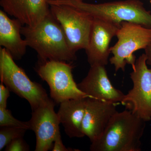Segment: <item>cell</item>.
Here are the masks:
<instances>
[{
    "instance_id": "14",
    "label": "cell",
    "mask_w": 151,
    "mask_h": 151,
    "mask_svg": "<svg viewBox=\"0 0 151 151\" xmlns=\"http://www.w3.org/2000/svg\"><path fill=\"white\" fill-rule=\"evenodd\" d=\"M23 26L19 20L10 18L4 11L0 10V45L14 60L22 59L26 52L27 43L21 36Z\"/></svg>"
},
{
    "instance_id": "7",
    "label": "cell",
    "mask_w": 151,
    "mask_h": 151,
    "mask_svg": "<svg viewBox=\"0 0 151 151\" xmlns=\"http://www.w3.org/2000/svg\"><path fill=\"white\" fill-rule=\"evenodd\" d=\"M50 12L61 26L68 43L74 53L88 46L93 17L72 7L50 4Z\"/></svg>"
},
{
    "instance_id": "20",
    "label": "cell",
    "mask_w": 151,
    "mask_h": 151,
    "mask_svg": "<svg viewBox=\"0 0 151 151\" xmlns=\"http://www.w3.org/2000/svg\"><path fill=\"white\" fill-rule=\"evenodd\" d=\"M52 151H76L73 149L67 148L63 145L62 139H61V135H60L56 138L53 143V147L52 149Z\"/></svg>"
},
{
    "instance_id": "11",
    "label": "cell",
    "mask_w": 151,
    "mask_h": 151,
    "mask_svg": "<svg viewBox=\"0 0 151 151\" xmlns=\"http://www.w3.org/2000/svg\"><path fill=\"white\" fill-rule=\"evenodd\" d=\"M105 66H90L87 75L77 85L81 91L91 98L119 104L125 94L113 86Z\"/></svg>"
},
{
    "instance_id": "13",
    "label": "cell",
    "mask_w": 151,
    "mask_h": 151,
    "mask_svg": "<svg viewBox=\"0 0 151 151\" xmlns=\"http://www.w3.org/2000/svg\"><path fill=\"white\" fill-rule=\"evenodd\" d=\"M3 10L23 25L34 27L50 13L48 0H1Z\"/></svg>"
},
{
    "instance_id": "2",
    "label": "cell",
    "mask_w": 151,
    "mask_h": 151,
    "mask_svg": "<svg viewBox=\"0 0 151 151\" xmlns=\"http://www.w3.org/2000/svg\"><path fill=\"white\" fill-rule=\"evenodd\" d=\"M21 33L27 46L37 52L40 62L50 60L72 62L77 59L61 26L51 12L34 27L23 26Z\"/></svg>"
},
{
    "instance_id": "10",
    "label": "cell",
    "mask_w": 151,
    "mask_h": 151,
    "mask_svg": "<svg viewBox=\"0 0 151 151\" xmlns=\"http://www.w3.org/2000/svg\"><path fill=\"white\" fill-rule=\"evenodd\" d=\"M121 24L93 17L89 43L85 50L90 66L108 64L111 40L116 35Z\"/></svg>"
},
{
    "instance_id": "16",
    "label": "cell",
    "mask_w": 151,
    "mask_h": 151,
    "mask_svg": "<svg viewBox=\"0 0 151 151\" xmlns=\"http://www.w3.org/2000/svg\"><path fill=\"white\" fill-rule=\"evenodd\" d=\"M27 129L14 127H3L0 129V151L14 139L23 137Z\"/></svg>"
},
{
    "instance_id": "15",
    "label": "cell",
    "mask_w": 151,
    "mask_h": 151,
    "mask_svg": "<svg viewBox=\"0 0 151 151\" xmlns=\"http://www.w3.org/2000/svg\"><path fill=\"white\" fill-rule=\"evenodd\" d=\"M86 98L71 99L60 103L58 116L69 137L81 138L85 136L82 131V124Z\"/></svg>"
},
{
    "instance_id": "23",
    "label": "cell",
    "mask_w": 151,
    "mask_h": 151,
    "mask_svg": "<svg viewBox=\"0 0 151 151\" xmlns=\"http://www.w3.org/2000/svg\"><path fill=\"white\" fill-rule=\"evenodd\" d=\"M150 3L151 4V0H150Z\"/></svg>"
},
{
    "instance_id": "22",
    "label": "cell",
    "mask_w": 151,
    "mask_h": 151,
    "mask_svg": "<svg viewBox=\"0 0 151 151\" xmlns=\"http://www.w3.org/2000/svg\"><path fill=\"white\" fill-rule=\"evenodd\" d=\"M83 1V0H48V3L51 2L58 1Z\"/></svg>"
},
{
    "instance_id": "18",
    "label": "cell",
    "mask_w": 151,
    "mask_h": 151,
    "mask_svg": "<svg viewBox=\"0 0 151 151\" xmlns=\"http://www.w3.org/2000/svg\"><path fill=\"white\" fill-rule=\"evenodd\" d=\"M6 151H28L29 146L26 142L23 137L14 139L6 147Z\"/></svg>"
},
{
    "instance_id": "1",
    "label": "cell",
    "mask_w": 151,
    "mask_h": 151,
    "mask_svg": "<svg viewBox=\"0 0 151 151\" xmlns=\"http://www.w3.org/2000/svg\"><path fill=\"white\" fill-rule=\"evenodd\" d=\"M146 122L129 110L116 112L103 134L91 142L92 151H140Z\"/></svg>"
},
{
    "instance_id": "5",
    "label": "cell",
    "mask_w": 151,
    "mask_h": 151,
    "mask_svg": "<svg viewBox=\"0 0 151 151\" xmlns=\"http://www.w3.org/2000/svg\"><path fill=\"white\" fill-rule=\"evenodd\" d=\"M118 42L110 47L113 56L109 59L115 71H124L127 64L134 67L136 56L134 52L147 47L151 42V28L138 24L123 22L116 34Z\"/></svg>"
},
{
    "instance_id": "17",
    "label": "cell",
    "mask_w": 151,
    "mask_h": 151,
    "mask_svg": "<svg viewBox=\"0 0 151 151\" xmlns=\"http://www.w3.org/2000/svg\"><path fill=\"white\" fill-rule=\"evenodd\" d=\"M0 127H9L30 129L29 122H23L15 119L12 112L6 108L0 107Z\"/></svg>"
},
{
    "instance_id": "21",
    "label": "cell",
    "mask_w": 151,
    "mask_h": 151,
    "mask_svg": "<svg viewBox=\"0 0 151 151\" xmlns=\"http://www.w3.org/2000/svg\"><path fill=\"white\" fill-rule=\"evenodd\" d=\"M145 54L147 57V63L151 66V42L145 49Z\"/></svg>"
},
{
    "instance_id": "8",
    "label": "cell",
    "mask_w": 151,
    "mask_h": 151,
    "mask_svg": "<svg viewBox=\"0 0 151 151\" xmlns=\"http://www.w3.org/2000/svg\"><path fill=\"white\" fill-rule=\"evenodd\" d=\"M147 64L144 53L137 59L130 73L133 87L121 102L126 109L145 122L151 120V69Z\"/></svg>"
},
{
    "instance_id": "6",
    "label": "cell",
    "mask_w": 151,
    "mask_h": 151,
    "mask_svg": "<svg viewBox=\"0 0 151 151\" xmlns=\"http://www.w3.org/2000/svg\"><path fill=\"white\" fill-rule=\"evenodd\" d=\"M73 68L71 63L50 60L40 62L37 68L40 77L48 84L50 97L55 103L90 97L79 89L74 81Z\"/></svg>"
},
{
    "instance_id": "9",
    "label": "cell",
    "mask_w": 151,
    "mask_h": 151,
    "mask_svg": "<svg viewBox=\"0 0 151 151\" xmlns=\"http://www.w3.org/2000/svg\"><path fill=\"white\" fill-rule=\"evenodd\" d=\"M55 102L50 99L47 103L32 110L29 121L30 129L36 139L35 151H47L52 149L53 142L60 135V124L54 111Z\"/></svg>"
},
{
    "instance_id": "19",
    "label": "cell",
    "mask_w": 151,
    "mask_h": 151,
    "mask_svg": "<svg viewBox=\"0 0 151 151\" xmlns=\"http://www.w3.org/2000/svg\"><path fill=\"white\" fill-rule=\"evenodd\" d=\"M9 89L3 82L0 84V107L6 108L7 101L10 96Z\"/></svg>"
},
{
    "instance_id": "12",
    "label": "cell",
    "mask_w": 151,
    "mask_h": 151,
    "mask_svg": "<svg viewBox=\"0 0 151 151\" xmlns=\"http://www.w3.org/2000/svg\"><path fill=\"white\" fill-rule=\"evenodd\" d=\"M119 104L91 97L86 98L82 131L91 142L103 134L110 119L117 112Z\"/></svg>"
},
{
    "instance_id": "4",
    "label": "cell",
    "mask_w": 151,
    "mask_h": 151,
    "mask_svg": "<svg viewBox=\"0 0 151 151\" xmlns=\"http://www.w3.org/2000/svg\"><path fill=\"white\" fill-rule=\"evenodd\" d=\"M5 48L0 49V80L10 91L29 103L32 110L47 103L50 98L42 85L32 81Z\"/></svg>"
},
{
    "instance_id": "3",
    "label": "cell",
    "mask_w": 151,
    "mask_h": 151,
    "mask_svg": "<svg viewBox=\"0 0 151 151\" xmlns=\"http://www.w3.org/2000/svg\"><path fill=\"white\" fill-rule=\"evenodd\" d=\"M50 4L63 5L84 12L92 17L121 24L131 22L151 28V12L145 8L140 0H125L99 4L83 1H58Z\"/></svg>"
}]
</instances>
